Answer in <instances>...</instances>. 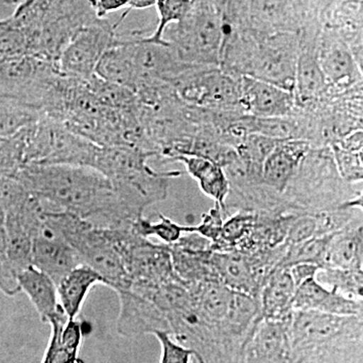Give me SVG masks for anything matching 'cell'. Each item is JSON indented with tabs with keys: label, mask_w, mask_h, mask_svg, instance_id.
<instances>
[{
	"label": "cell",
	"mask_w": 363,
	"mask_h": 363,
	"mask_svg": "<svg viewBox=\"0 0 363 363\" xmlns=\"http://www.w3.org/2000/svg\"><path fill=\"white\" fill-rule=\"evenodd\" d=\"M320 269L321 267L311 264H300L289 267L296 288L307 281L308 279L315 278Z\"/></svg>",
	"instance_id": "cell-43"
},
{
	"label": "cell",
	"mask_w": 363,
	"mask_h": 363,
	"mask_svg": "<svg viewBox=\"0 0 363 363\" xmlns=\"http://www.w3.org/2000/svg\"><path fill=\"white\" fill-rule=\"evenodd\" d=\"M169 162H181L189 175L192 177L203 194L213 200L228 217L226 200L229 195V182L225 172L219 164L198 156H177Z\"/></svg>",
	"instance_id": "cell-22"
},
{
	"label": "cell",
	"mask_w": 363,
	"mask_h": 363,
	"mask_svg": "<svg viewBox=\"0 0 363 363\" xmlns=\"http://www.w3.org/2000/svg\"><path fill=\"white\" fill-rule=\"evenodd\" d=\"M298 55V35L281 33L252 45L242 76L271 83L293 93Z\"/></svg>",
	"instance_id": "cell-10"
},
{
	"label": "cell",
	"mask_w": 363,
	"mask_h": 363,
	"mask_svg": "<svg viewBox=\"0 0 363 363\" xmlns=\"http://www.w3.org/2000/svg\"><path fill=\"white\" fill-rule=\"evenodd\" d=\"M51 336L42 363H83L78 358L83 339L82 325L69 320L65 312L50 321Z\"/></svg>",
	"instance_id": "cell-23"
},
{
	"label": "cell",
	"mask_w": 363,
	"mask_h": 363,
	"mask_svg": "<svg viewBox=\"0 0 363 363\" xmlns=\"http://www.w3.org/2000/svg\"><path fill=\"white\" fill-rule=\"evenodd\" d=\"M362 130L344 136L330 145L339 174L350 184L362 183Z\"/></svg>",
	"instance_id": "cell-30"
},
{
	"label": "cell",
	"mask_w": 363,
	"mask_h": 363,
	"mask_svg": "<svg viewBox=\"0 0 363 363\" xmlns=\"http://www.w3.org/2000/svg\"><path fill=\"white\" fill-rule=\"evenodd\" d=\"M289 319L260 320L245 344L241 363H293Z\"/></svg>",
	"instance_id": "cell-16"
},
{
	"label": "cell",
	"mask_w": 363,
	"mask_h": 363,
	"mask_svg": "<svg viewBox=\"0 0 363 363\" xmlns=\"http://www.w3.org/2000/svg\"><path fill=\"white\" fill-rule=\"evenodd\" d=\"M98 284H102L99 274L84 264L75 267L59 281V303L69 320L77 319L91 289Z\"/></svg>",
	"instance_id": "cell-27"
},
{
	"label": "cell",
	"mask_w": 363,
	"mask_h": 363,
	"mask_svg": "<svg viewBox=\"0 0 363 363\" xmlns=\"http://www.w3.org/2000/svg\"><path fill=\"white\" fill-rule=\"evenodd\" d=\"M317 281L321 285L331 286L339 294L354 300H363V272L357 269H320Z\"/></svg>",
	"instance_id": "cell-33"
},
{
	"label": "cell",
	"mask_w": 363,
	"mask_h": 363,
	"mask_svg": "<svg viewBox=\"0 0 363 363\" xmlns=\"http://www.w3.org/2000/svg\"><path fill=\"white\" fill-rule=\"evenodd\" d=\"M191 363H201L199 362V360L197 359V358H196L195 357H193L192 358V362Z\"/></svg>",
	"instance_id": "cell-45"
},
{
	"label": "cell",
	"mask_w": 363,
	"mask_h": 363,
	"mask_svg": "<svg viewBox=\"0 0 363 363\" xmlns=\"http://www.w3.org/2000/svg\"><path fill=\"white\" fill-rule=\"evenodd\" d=\"M26 166L25 145L21 133L0 136V178H16Z\"/></svg>",
	"instance_id": "cell-35"
},
{
	"label": "cell",
	"mask_w": 363,
	"mask_h": 363,
	"mask_svg": "<svg viewBox=\"0 0 363 363\" xmlns=\"http://www.w3.org/2000/svg\"><path fill=\"white\" fill-rule=\"evenodd\" d=\"M168 247L174 272L186 286L220 281L212 264L211 242L206 238L196 233H185Z\"/></svg>",
	"instance_id": "cell-14"
},
{
	"label": "cell",
	"mask_w": 363,
	"mask_h": 363,
	"mask_svg": "<svg viewBox=\"0 0 363 363\" xmlns=\"http://www.w3.org/2000/svg\"><path fill=\"white\" fill-rule=\"evenodd\" d=\"M40 112L11 100L0 99V136L9 138L39 121Z\"/></svg>",
	"instance_id": "cell-34"
},
{
	"label": "cell",
	"mask_w": 363,
	"mask_h": 363,
	"mask_svg": "<svg viewBox=\"0 0 363 363\" xmlns=\"http://www.w3.org/2000/svg\"><path fill=\"white\" fill-rule=\"evenodd\" d=\"M16 179L30 194L101 228H128L143 217L119 199L106 177L89 167L28 164Z\"/></svg>",
	"instance_id": "cell-1"
},
{
	"label": "cell",
	"mask_w": 363,
	"mask_h": 363,
	"mask_svg": "<svg viewBox=\"0 0 363 363\" xmlns=\"http://www.w3.org/2000/svg\"><path fill=\"white\" fill-rule=\"evenodd\" d=\"M62 73L57 64L35 57L0 61V99L11 100L44 114L51 104Z\"/></svg>",
	"instance_id": "cell-8"
},
{
	"label": "cell",
	"mask_w": 363,
	"mask_h": 363,
	"mask_svg": "<svg viewBox=\"0 0 363 363\" xmlns=\"http://www.w3.org/2000/svg\"><path fill=\"white\" fill-rule=\"evenodd\" d=\"M18 285L39 313L44 323L50 321L60 313L64 312L59 303L57 285L49 276L30 266L18 274Z\"/></svg>",
	"instance_id": "cell-25"
},
{
	"label": "cell",
	"mask_w": 363,
	"mask_h": 363,
	"mask_svg": "<svg viewBox=\"0 0 363 363\" xmlns=\"http://www.w3.org/2000/svg\"><path fill=\"white\" fill-rule=\"evenodd\" d=\"M226 215L220 206L215 204L209 212L202 215V220L197 225H185V233H196L215 243L220 238L222 225Z\"/></svg>",
	"instance_id": "cell-40"
},
{
	"label": "cell",
	"mask_w": 363,
	"mask_h": 363,
	"mask_svg": "<svg viewBox=\"0 0 363 363\" xmlns=\"http://www.w3.org/2000/svg\"><path fill=\"white\" fill-rule=\"evenodd\" d=\"M363 223L334 233L325 252L321 269L362 271Z\"/></svg>",
	"instance_id": "cell-24"
},
{
	"label": "cell",
	"mask_w": 363,
	"mask_h": 363,
	"mask_svg": "<svg viewBox=\"0 0 363 363\" xmlns=\"http://www.w3.org/2000/svg\"><path fill=\"white\" fill-rule=\"evenodd\" d=\"M152 335L161 345L160 363H191L195 352L190 348L177 342L169 333L164 331L155 332Z\"/></svg>",
	"instance_id": "cell-41"
},
{
	"label": "cell",
	"mask_w": 363,
	"mask_h": 363,
	"mask_svg": "<svg viewBox=\"0 0 363 363\" xmlns=\"http://www.w3.org/2000/svg\"><path fill=\"white\" fill-rule=\"evenodd\" d=\"M119 26L98 18L75 33L60 56L59 70L67 77L89 79L95 75L100 59L107 50L121 43Z\"/></svg>",
	"instance_id": "cell-11"
},
{
	"label": "cell",
	"mask_w": 363,
	"mask_h": 363,
	"mask_svg": "<svg viewBox=\"0 0 363 363\" xmlns=\"http://www.w3.org/2000/svg\"><path fill=\"white\" fill-rule=\"evenodd\" d=\"M80 264L81 260L73 247L44 218V223L33 240V266L58 285L66 274Z\"/></svg>",
	"instance_id": "cell-17"
},
{
	"label": "cell",
	"mask_w": 363,
	"mask_h": 363,
	"mask_svg": "<svg viewBox=\"0 0 363 363\" xmlns=\"http://www.w3.org/2000/svg\"><path fill=\"white\" fill-rule=\"evenodd\" d=\"M240 104L248 116L274 118L297 113L293 93L271 83L242 76L240 79Z\"/></svg>",
	"instance_id": "cell-15"
},
{
	"label": "cell",
	"mask_w": 363,
	"mask_h": 363,
	"mask_svg": "<svg viewBox=\"0 0 363 363\" xmlns=\"http://www.w3.org/2000/svg\"><path fill=\"white\" fill-rule=\"evenodd\" d=\"M150 152L135 147H101L95 169L111 182L117 196L133 213L143 216L150 205L164 201L168 196L169 181L181 172L156 171L149 166Z\"/></svg>",
	"instance_id": "cell-2"
},
{
	"label": "cell",
	"mask_w": 363,
	"mask_h": 363,
	"mask_svg": "<svg viewBox=\"0 0 363 363\" xmlns=\"http://www.w3.org/2000/svg\"><path fill=\"white\" fill-rule=\"evenodd\" d=\"M240 79L219 66L191 65L172 86L182 101L190 106L245 113L240 104Z\"/></svg>",
	"instance_id": "cell-9"
},
{
	"label": "cell",
	"mask_w": 363,
	"mask_h": 363,
	"mask_svg": "<svg viewBox=\"0 0 363 363\" xmlns=\"http://www.w3.org/2000/svg\"><path fill=\"white\" fill-rule=\"evenodd\" d=\"M20 133L25 145L26 164H69L94 169L101 147L45 116Z\"/></svg>",
	"instance_id": "cell-7"
},
{
	"label": "cell",
	"mask_w": 363,
	"mask_h": 363,
	"mask_svg": "<svg viewBox=\"0 0 363 363\" xmlns=\"http://www.w3.org/2000/svg\"><path fill=\"white\" fill-rule=\"evenodd\" d=\"M331 235L315 236L294 245H286L285 255L279 264V269L300 264H311L322 267V262Z\"/></svg>",
	"instance_id": "cell-32"
},
{
	"label": "cell",
	"mask_w": 363,
	"mask_h": 363,
	"mask_svg": "<svg viewBox=\"0 0 363 363\" xmlns=\"http://www.w3.org/2000/svg\"><path fill=\"white\" fill-rule=\"evenodd\" d=\"M155 6H156V0H130L126 11L130 13L131 11L147 9Z\"/></svg>",
	"instance_id": "cell-44"
},
{
	"label": "cell",
	"mask_w": 363,
	"mask_h": 363,
	"mask_svg": "<svg viewBox=\"0 0 363 363\" xmlns=\"http://www.w3.org/2000/svg\"><path fill=\"white\" fill-rule=\"evenodd\" d=\"M289 339L293 363L324 351L363 343V316L293 311Z\"/></svg>",
	"instance_id": "cell-6"
},
{
	"label": "cell",
	"mask_w": 363,
	"mask_h": 363,
	"mask_svg": "<svg viewBox=\"0 0 363 363\" xmlns=\"http://www.w3.org/2000/svg\"><path fill=\"white\" fill-rule=\"evenodd\" d=\"M322 26L309 23L301 28L298 55L293 95L300 111H314L323 104L328 94V85L318 61V39Z\"/></svg>",
	"instance_id": "cell-12"
},
{
	"label": "cell",
	"mask_w": 363,
	"mask_h": 363,
	"mask_svg": "<svg viewBox=\"0 0 363 363\" xmlns=\"http://www.w3.org/2000/svg\"><path fill=\"white\" fill-rule=\"evenodd\" d=\"M211 260L221 283L230 290L259 298V292L253 281L252 269L245 253L236 250L227 252H213Z\"/></svg>",
	"instance_id": "cell-29"
},
{
	"label": "cell",
	"mask_w": 363,
	"mask_h": 363,
	"mask_svg": "<svg viewBox=\"0 0 363 363\" xmlns=\"http://www.w3.org/2000/svg\"><path fill=\"white\" fill-rule=\"evenodd\" d=\"M157 215V222H152L143 216L138 219L135 224L136 233L145 238L156 236L164 245L177 242L185 234V225H180L161 213Z\"/></svg>",
	"instance_id": "cell-37"
},
{
	"label": "cell",
	"mask_w": 363,
	"mask_h": 363,
	"mask_svg": "<svg viewBox=\"0 0 363 363\" xmlns=\"http://www.w3.org/2000/svg\"><path fill=\"white\" fill-rule=\"evenodd\" d=\"M159 23L155 32L145 35V39L152 43L164 44V33L167 28L183 20L191 7V0H156Z\"/></svg>",
	"instance_id": "cell-36"
},
{
	"label": "cell",
	"mask_w": 363,
	"mask_h": 363,
	"mask_svg": "<svg viewBox=\"0 0 363 363\" xmlns=\"http://www.w3.org/2000/svg\"><path fill=\"white\" fill-rule=\"evenodd\" d=\"M130 0H87L90 9L97 18H105L109 13L121 11L128 7Z\"/></svg>",
	"instance_id": "cell-42"
},
{
	"label": "cell",
	"mask_w": 363,
	"mask_h": 363,
	"mask_svg": "<svg viewBox=\"0 0 363 363\" xmlns=\"http://www.w3.org/2000/svg\"><path fill=\"white\" fill-rule=\"evenodd\" d=\"M116 294L121 303L116 329L121 335L135 337L157 331L169 333L166 318L150 298L130 288Z\"/></svg>",
	"instance_id": "cell-18"
},
{
	"label": "cell",
	"mask_w": 363,
	"mask_h": 363,
	"mask_svg": "<svg viewBox=\"0 0 363 363\" xmlns=\"http://www.w3.org/2000/svg\"><path fill=\"white\" fill-rule=\"evenodd\" d=\"M131 33L121 35V43L105 52L95 70L98 77L135 90V73L131 52Z\"/></svg>",
	"instance_id": "cell-28"
},
{
	"label": "cell",
	"mask_w": 363,
	"mask_h": 363,
	"mask_svg": "<svg viewBox=\"0 0 363 363\" xmlns=\"http://www.w3.org/2000/svg\"><path fill=\"white\" fill-rule=\"evenodd\" d=\"M362 196V183L344 181L329 147H312L281 194L290 214L318 213Z\"/></svg>",
	"instance_id": "cell-3"
},
{
	"label": "cell",
	"mask_w": 363,
	"mask_h": 363,
	"mask_svg": "<svg viewBox=\"0 0 363 363\" xmlns=\"http://www.w3.org/2000/svg\"><path fill=\"white\" fill-rule=\"evenodd\" d=\"M294 311H315L337 316H363V300L344 297L327 289L316 278L308 279L296 288Z\"/></svg>",
	"instance_id": "cell-19"
},
{
	"label": "cell",
	"mask_w": 363,
	"mask_h": 363,
	"mask_svg": "<svg viewBox=\"0 0 363 363\" xmlns=\"http://www.w3.org/2000/svg\"><path fill=\"white\" fill-rule=\"evenodd\" d=\"M45 220L73 247L81 264L99 274L102 285L116 293L130 288V279L117 245L116 229L93 225L48 202Z\"/></svg>",
	"instance_id": "cell-4"
},
{
	"label": "cell",
	"mask_w": 363,
	"mask_h": 363,
	"mask_svg": "<svg viewBox=\"0 0 363 363\" xmlns=\"http://www.w3.org/2000/svg\"><path fill=\"white\" fill-rule=\"evenodd\" d=\"M164 40L182 63L219 66L223 40L219 0H191L187 14L167 28Z\"/></svg>",
	"instance_id": "cell-5"
},
{
	"label": "cell",
	"mask_w": 363,
	"mask_h": 363,
	"mask_svg": "<svg viewBox=\"0 0 363 363\" xmlns=\"http://www.w3.org/2000/svg\"><path fill=\"white\" fill-rule=\"evenodd\" d=\"M257 220V212L238 210L236 213L227 217L222 225L220 238L212 243L214 252H227L235 250L241 241L252 231Z\"/></svg>",
	"instance_id": "cell-31"
},
{
	"label": "cell",
	"mask_w": 363,
	"mask_h": 363,
	"mask_svg": "<svg viewBox=\"0 0 363 363\" xmlns=\"http://www.w3.org/2000/svg\"><path fill=\"white\" fill-rule=\"evenodd\" d=\"M362 0H343L320 16L321 25L335 33L350 48L360 67H363Z\"/></svg>",
	"instance_id": "cell-21"
},
{
	"label": "cell",
	"mask_w": 363,
	"mask_h": 363,
	"mask_svg": "<svg viewBox=\"0 0 363 363\" xmlns=\"http://www.w3.org/2000/svg\"><path fill=\"white\" fill-rule=\"evenodd\" d=\"M318 61L330 94H339L362 85L363 68L350 48L323 26L318 39Z\"/></svg>",
	"instance_id": "cell-13"
},
{
	"label": "cell",
	"mask_w": 363,
	"mask_h": 363,
	"mask_svg": "<svg viewBox=\"0 0 363 363\" xmlns=\"http://www.w3.org/2000/svg\"><path fill=\"white\" fill-rule=\"evenodd\" d=\"M296 285L290 269H278L262 288L259 295L262 319L285 320L291 316Z\"/></svg>",
	"instance_id": "cell-26"
},
{
	"label": "cell",
	"mask_w": 363,
	"mask_h": 363,
	"mask_svg": "<svg viewBox=\"0 0 363 363\" xmlns=\"http://www.w3.org/2000/svg\"><path fill=\"white\" fill-rule=\"evenodd\" d=\"M312 145L303 140H281L262 166V183L281 195Z\"/></svg>",
	"instance_id": "cell-20"
},
{
	"label": "cell",
	"mask_w": 363,
	"mask_h": 363,
	"mask_svg": "<svg viewBox=\"0 0 363 363\" xmlns=\"http://www.w3.org/2000/svg\"><path fill=\"white\" fill-rule=\"evenodd\" d=\"M30 192L16 178H0V216L6 217L26 201Z\"/></svg>",
	"instance_id": "cell-39"
},
{
	"label": "cell",
	"mask_w": 363,
	"mask_h": 363,
	"mask_svg": "<svg viewBox=\"0 0 363 363\" xmlns=\"http://www.w3.org/2000/svg\"><path fill=\"white\" fill-rule=\"evenodd\" d=\"M0 291L6 296H16L21 293L18 274L14 272L7 252V240L4 217L0 216Z\"/></svg>",
	"instance_id": "cell-38"
}]
</instances>
